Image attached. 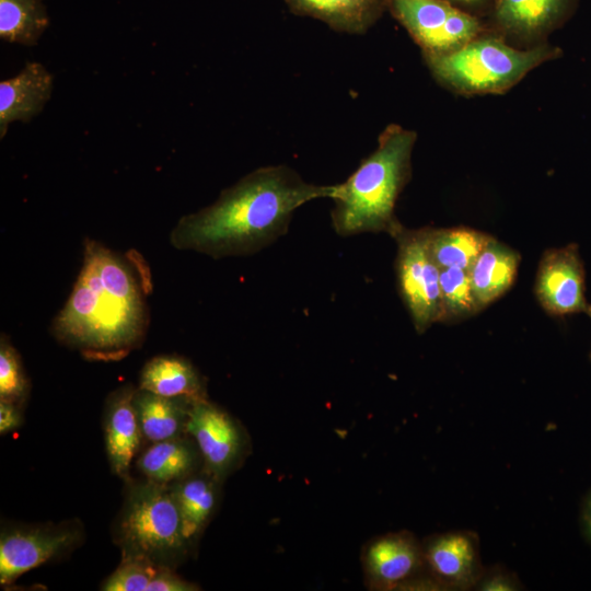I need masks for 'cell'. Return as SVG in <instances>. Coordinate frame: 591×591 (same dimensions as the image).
Wrapping results in <instances>:
<instances>
[{"label":"cell","instance_id":"cell-26","mask_svg":"<svg viewBox=\"0 0 591 591\" xmlns=\"http://www.w3.org/2000/svg\"><path fill=\"white\" fill-rule=\"evenodd\" d=\"M149 559L121 556L118 567L101 586L104 591H147L157 568Z\"/></svg>","mask_w":591,"mask_h":591},{"label":"cell","instance_id":"cell-24","mask_svg":"<svg viewBox=\"0 0 591 591\" xmlns=\"http://www.w3.org/2000/svg\"><path fill=\"white\" fill-rule=\"evenodd\" d=\"M442 323H454L480 311L474 297L470 273L463 268L440 269Z\"/></svg>","mask_w":591,"mask_h":591},{"label":"cell","instance_id":"cell-15","mask_svg":"<svg viewBox=\"0 0 591 591\" xmlns=\"http://www.w3.org/2000/svg\"><path fill=\"white\" fill-rule=\"evenodd\" d=\"M53 76L39 62H27L15 77L0 82V137L12 121H28L50 99Z\"/></svg>","mask_w":591,"mask_h":591},{"label":"cell","instance_id":"cell-21","mask_svg":"<svg viewBox=\"0 0 591 591\" xmlns=\"http://www.w3.org/2000/svg\"><path fill=\"white\" fill-rule=\"evenodd\" d=\"M218 480L204 470L175 482L170 489L176 501L184 534L193 544L215 512Z\"/></svg>","mask_w":591,"mask_h":591},{"label":"cell","instance_id":"cell-1","mask_svg":"<svg viewBox=\"0 0 591 591\" xmlns=\"http://www.w3.org/2000/svg\"><path fill=\"white\" fill-rule=\"evenodd\" d=\"M151 288L149 267L137 251L120 254L86 239L82 267L51 333L90 360H119L144 340Z\"/></svg>","mask_w":591,"mask_h":591},{"label":"cell","instance_id":"cell-19","mask_svg":"<svg viewBox=\"0 0 591 591\" xmlns=\"http://www.w3.org/2000/svg\"><path fill=\"white\" fill-rule=\"evenodd\" d=\"M136 464L146 479L171 485L196 473L202 459L195 441L187 434L151 443Z\"/></svg>","mask_w":591,"mask_h":591},{"label":"cell","instance_id":"cell-25","mask_svg":"<svg viewBox=\"0 0 591 591\" xmlns=\"http://www.w3.org/2000/svg\"><path fill=\"white\" fill-rule=\"evenodd\" d=\"M30 394V381L21 357L7 335L0 338V401L23 407Z\"/></svg>","mask_w":591,"mask_h":591},{"label":"cell","instance_id":"cell-27","mask_svg":"<svg viewBox=\"0 0 591 591\" xmlns=\"http://www.w3.org/2000/svg\"><path fill=\"white\" fill-rule=\"evenodd\" d=\"M475 589L482 591H513L522 589V584L514 573L500 565H496L485 568Z\"/></svg>","mask_w":591,"mask_h":591},{"label":"cell","instance_id":"cell-17","mask_svg":"<svg viewBox=\"0 0 591 591\" xmlns=\"http://www.w3.org/2000/svg\"><path fill=\"white\" fill-rule=\"evenodd\" d=\"M520 259L517 251L491 236L468 269L473 293L480 311L511 288Z\"/></svg>","mask_w":591,"mask_h":591},{"label":"cell","instance_id":"cell-5","mask_svg":"<svg viewBox=\"0 0 591 591\" xmlns=\"http://www.w3.org/2000/svg\"><path fill=\"white\" fill-rule=\"evenodd\" d=\"M114 540L121 556L142 557L174 569L186 559L192 545L170 486L146 478L128 482Z\"/></svg>","mask_w":591,"mask_h":591},{"label":"cell","instance_id":"cell-7","mask_svg":"<svg viewBox=\"0 0 591 591\" xmlns=\"http://www.w3.org/2000/svg\"><path fill=\"white\" fill-rule=\"evenodd\" d=\"M387 11L421 53L455 51L488 30L483 18L444 0H389Z\"/></svg>","mask_w":591,"mask_h":591},{"label":"cell","instance_id":"cell-14","mask_svg":"<svg viewBox=\"0 0 591 591\" xmlns=\"http://www.w3.org/2000/svg\"><path fill=\"white\" fill-rule=\"evenodd\" d=\"M136 389L128 384L113 391L105 402L103 416L109 467L126 483L131 480V463L143 440L132 402Z\"/></svg>","mask_w":591,"mask_h":591},{"label":"cell","instance_id":"cell-20","mask_svg":"<svg viewBox=\"0 0 591 591\" xmlns=\"http://www.w3.org/2000/svg\"><path fill=\"white\" fill-rule=\"evenodd\" d=\"M139 389L167 397H207L206 383L196 367L177 355H160L146 362Z\"/></svg>","mask_w":591,"mask_h":591},{"label":"cell","instance_id":"cell-16","mask_svg":"<svg viewBox=\"0 0 591 591\" xmlns=\"http://www.w3.org/2000/svg\"><path fill=\"white\" fill-rule=\"evenodd\" d=\"M291 13L325 23L335 32L366 34L387 11L389 0H281Z\"/></svg>","mask_w":591,"mask_h":591},{"label":"cell","instance_id":"cell-30","mask_svg":"<svg viewBox=\"0 0 591 591\" xmlns=\"http://www.w3.org/2000/svg\"><path fill=\"white\" fill-rule=\"evenodd\" d=\"M473 15L485 18L496 0H444Z\"/></svg>","mask_w":591,"mask_h":591},{"label":"cell","instance_id":"cell-22","mask_svg":"<svg viewBox=\"0 0 591 591\" xmlns=\"http://www.w3.org/2000/svg\"><path fill=\"white\" fill-rule=\"evenodd\" d=\"M490 239L486 233L464 227L429 230L430 251L440 269L468 270Z\"/></svg>","mask_w":591,"mask_h":591},{"label":"cell","instance_id":"cell-12","mask_svg":"<svg viewBox=\"0 0 591 591\" xmlns=\"http://www.w3.org/2000/svg\"><path fill=\"white\" fill-rule=\"evenodd\" d=\"M421 544L426 572L438 589H475L485 570L476 533L455 530L432 535Z\"/></svg>","mask_w":591,"mask_h":591},{"label":"cell","instance_id":"cell-3","mask_svg":"<svg viewBox=\"0 0 591 591\" xmlns=\"http://www.w3.org/2000/svg\"><path fill=\"white\" fill-rule=\"evenodd\" d=\"M417 132L389 124L379 135L376 148L349 177L335 184L331 221L340 236L385 232L392 234L401 222L396 201L412 178V155Z\"/></svg>","mask_w":591,"mask_h":591},{"label":"cell","instance_id":"cell-32","mask_svg":"<svg viewBox=\"0 0 591 591\" xmlns=\"http://www.w3.org/2000/svg\"><path fill=\"white\" fill-rule=\"evenodd\" d=\"M586 314H588L589 317L591 318V304L588 305V309H587ZM589 358H590V360H591V350H590V354H589Z\"/></svg>","mask_w":591,"mask_h":591},{"label":"cell","instance_id":"cell-11","mask_svg":"<svg viewBox=\"0 0 591 591\" xmlns=\"http://www.w3.org/2000/svg\"><path fill=\"white\" fill-rule=\"evenodd\" d=\"M584 268L577 243L546 250L540 260L535 297L552 316L586 313Z\"/></svg>","mask_w":591,"mask_h":591},{"label":"cell","instance_id":"cell-18","mask_svg":"<svg viewBox=\"0 0 591 591\" xmlns=\"http://www.w3.org/2000/svg\"><path fill=\"white\" fill-rule=\"evenodd\" d=\"M193 399L162 396L137 387L132 402L143 440L154 443L187 436Z\"/></svg>","mask_w":591,"mask_h":591},{"label":"cell","instance_id":"cell-4","mask_svg":"<svg viewBox=\"0 0 591 591\" xmlns=\"http://www.w3.org/2000/svg\"><path fill=\"white\" fill-rule=\"evenodd\" d=\"M433 79L464 96L502 94L530 71L559 58V47L548 42L518 48L489 28L460 49L448 54L421 53Z\"/></svg>","mask_w":591,"mask_h":591},{"label":"cell","instance_id":"cell-6","mask_svg":"<svg viewBox=\"0 0 591 591\" xmlns=\"http://www.w3.org/2000/svg\"><path fill=\"white\" fill-rule=\"evenodd\" d=\"M429 230L407 229L401 223L391 234L397 244L398 292L418 334L443 321L440 268L430 251Z\"/></svg>","mask_w":591,"mask_h":591},{"label":"cell","instance_id":"cell-2","mask_svg":"<svg viewBox=\"0 0 591 591\" xmlns=\"http://www.w3.org/2000/svg\"><path fill=\"white\" fill-rule=\"evenodd\" d=\"M335 185L304 181L292 167H258L223 189L211 205L178 219L170 244L215 259L257 253L285 235L294 211L332 198Z\"/></svg>","mask_w":591,"mask_h":591},{"label":"cell","instance_id":"cell-29","mask_svg":"<svg viewBox=\"0 0 591 591\" xmlns=\"http://www.w3.org/2000/svg\"><path fill=\"white\" fill-rule=\"evenodd\" d=\"M23 424L22 407L0 401V433L7 434Z\"/></svg>","mask_w":591,"mask_h":591},{"label":"cell","instance_id":"cell-8","mask_svg":"<svg viewBox=\"0 0 591 591\" xmlns=\"http://www.w3.org/2000/svg\"><path fill=\"white\" fill-rule=\"evenodd\" d=\"M81 541L82 529L74 521L3 528L0 535L1 586H9L21 575L71 552Z\"/></svg>","mask_w":591,"mask_h":591},{"label":"cell","instance_id":"cell-28","mask_svg":"<svg viewBox=\"0 0 591 591\" xmlns=\"http://www.w3.org/2000/svg\"><path fill=\"white\" fill-rule=\"evenodd\" d=\"M198 587L182 577L174 568L159 566L147 591H194Z\"/></svg>","mask_w":591,"mask_h":591},{"label":"cell","instance_id":"cell-10","mask_svg":"<svg viewBox=\"0 0 591 591\" xmlns=\"http://www.w3.org/2000/svg\"><path fill=\"white\" fill-rule=\"evenodd\" d=\"M577 4L578 0H496L484 21L510 45L531 48L547 43Z\"/></svg>","mask_w":591,"mask_h":591},{"label":"cell","instance_id":"cell-9","mask_svg":"<svg viewBox=\"0 0 591 591\" xmlns=\"http://www.w3.org/2000/svg\"><path fill=\"white\" fill-rule=\"evenodd\" d=\"M186 432L198 447L204 471L219 483L242 463L247 447L244 430L207 397L192 401Z\"/></svg>","mask_w":591,"mask_h":591},{"label":"cell","instance_id":"cell-31","mask_svg":"<svg viewBox=\"0 0 591 591\" xmlns=\"http://www.w3.org/2000/svg\"><path fill=\"white\" fill-rule=\"evenodd\" d=\"M582 522L584 528V533L589 541L591 542V493L587 497L582 510Z\"/></svg>","mask_w":591,"mask_h":591},{"label":"cell","instance_id":"cell-13","mask_svg":"<svg viewBox=\"0 0 591 591\" xmlns=\"http://www.w3.org/2000/svg\"><path fill=\"white\" fill-rule=\"evenodd\" d=\"M363 563L368 583L375 590H394L428 576L422 544L408 532L374 538L366 548Z\"/></svg>","mask_w":591,"mask_h":591},{"label":"cell","instance_id":"cell-23","mask_svg":"<svg viewBox=\"0 0 591 591\" xmlns=\"http://www.w3.org/2000/svg\"><path fill=\"white\" fill-rule=\"evenodd\" d=\"M49 24L42 0H0V37L34 46Z\"/></svg>","mask_w":591,"mask_h":591}]
</instances>
